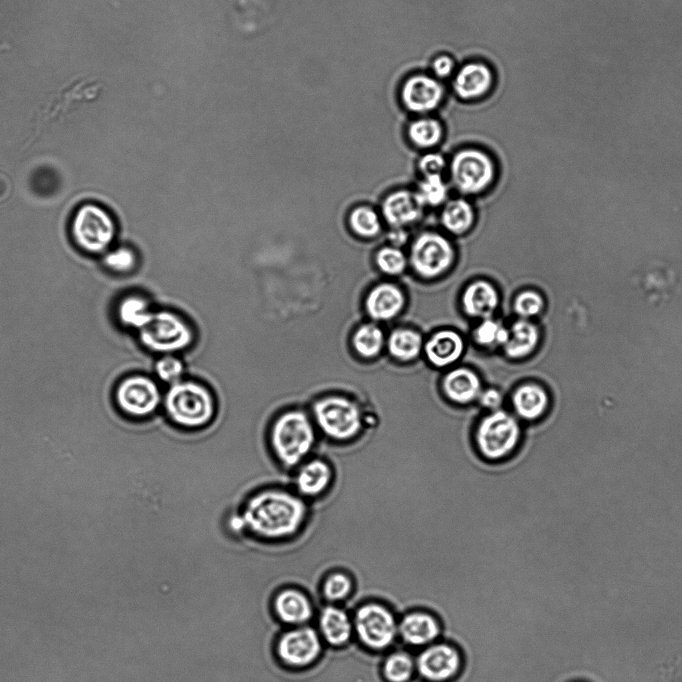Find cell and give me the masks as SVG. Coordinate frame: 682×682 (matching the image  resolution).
<instances>
[{
	"instance_id": "cell-40",
	"label": "cell",
	"mask_w": 682,
	"mask_h": 682,
	"mask_svg": "<svg viewBox=\"0 0 682 682\" xmlns=\"http://www.w3.org/2000/svg\"><path fill=\"white\" fill-rule=\"evenodd\" d=\"M105 264L115 272L128 273L135 268L136 254L130 248L121 247L105 257Z\"/></svg>"
},
{
	"instance_id": "cell-4",
	"label": "cell",
	"mask_w": 682,
	"mask_h": 682,
	"mask_svg": "<svg viewBox=\"0 0 682 682\" xmlns=\"http://www.w3.org/2000/svg\"><path fill=\"white\" fill-rule=\"evenodd\" d=\"M71 237L74 244L89 254L105 251L116 235L113 217L103 207L86 203L80 206L72 217Z\"/></svg>"
},
{
	"instance_id": "cell-18",
	"label": "cell",
	"mask_w": 682,
	"mask_h": 682,
	"mask_svg": "<svg viewBox=\"0 0 682 682\" xmlns=\"http://www.w3.org/2000/svg\"><path fill=\"white\" fill-rule=\"evenodd\" d=\"M497 288L485 279L469 283L461 296L463 311L470 317L486 319L493 316L499 306Z\"/></svg>"
},
{
	"instance_id": "cell-38",
	"label": "cell",
	"mask_w": 682,
	"mask_h": 682,
	"mask_svg": "<svg viewBox=\"0 0 682 682\" xmlns=\"http://www.w3.org/2000/svg\"><path fill=\"white\" fill-rule=\"evenodd\" d=\"M184 371V363L174 354L162 355L155 364L157 377L168 385L181 381Z\"/></svg>"
},
{
	"instance_id": "cell-29",
	"label": "cell",
	"mask_w": 682,
	"mask_h": 682,
	"mask_svg": "<svg viewBox=\"0 0 682 682\" xmlns=\"http://www.w3.org/2000/svg\"><path fill=\"white\" fill-rule=\"evenodd\" d=\"M385 343L382 329L374 323H364L353 333L352 346L364 358L377 356Z\"/></svg>"
},
{
	"instance_id": "cell-30",
	"label": "cell",
	"mask_w": 682,
	"mask_h": 682,
	"mask_svg": "<svg viewBox=\"0 0 682 682\" xmlns=\"http://www.w3.org/2000/svg\"><path fill=\"white\" fill-rule=\"evenodd\" d=\"M408 138L419 148L436 146L443 137L441 123L430 117H423L412 121L407 129Z\"/></svg>"
},
{
	"instance_id": "cell-37",
	"label": "cell",
	"mask_w": 682,
	"mask_h": 682,
	"mask_svg": "<svg viewBox=\"0 0 682 682\" xmlns=\"http://www.w3.org/2000/svg\"><path fill=\"white\" fill-rule=\"evenodd\" d=\"M353 583L351 578L343 572H333L322 583L323 597L329 602L345 600L352 592Z\"/></svg>"
},
{
	"instance_id": "cell-26",
	"label": "cell",
	"mask_w": 682,
	"mask_h": 682,
	"mask_svg": "<svg viewBox=\"0 0 682 682\" xmlns=\"http://www.w3.org/2000/svg\"><path fill=\"white\" fill-rule=\"evenodd\" d=\"M509 337L503 348L507 356L520 359L532 354L539 343V330L527 319H518L508 328Z\"/></svg>"
},
{
	"instance_id": "cell-6",
	"label": "cell",
	"mask_w": 682,
	"mask_h": 682,
	"mask_svg": "<svg viewBox=\"0 0 682 682\" xmlns=\"http://www.w3.org/2000/svg\"><path fill=\"white\" fill-rule=\"evenodd\" d=\"M312 415L318 428L327 437L338 441L351 439L362 425L359 407L342 396H327L315 401Z\"/></svg>"
},
{
	"instance_id": "cell-16",
	"label": "cell",
	"mask_w": 682,
	"mask_h": 682,
	"mask_svg": "<svg viewBox=\"0 0 682 682\" xmlns=\"http://www.w3.org/2000/svg\"><path fill=\"white\" fill-rule=\"evenodd\" d=\"M272 608L276 617L292 627L305 625L313 616V604L299 589L285 588L273 598Z\"/></svg>"
},
{
	"instance_id": "cell-7",
	"label": "cell",
	"mask_w": 682,
	"mask_h": 682,
	"mask_svg": "<svg viewBox=\"0 0 682 682\" xmlns=\"http://www.w3.org/2000/svg\"><path fill=\"white\" fill-rule=\"evenodd\" d=\"M449 169L453 186L464 195L482 193L495 178L493 160L486 152L475 148L455 153Z\"/></svg>"
},
{
	"instance_id": "cell-13",
	"label": "cell",
	"mask_w": 682,
	"mask_h": 682,
	"mask_svg": "<svg viewBox=\"0 0 682 682\" xmlns=\"http://www.w3.org/2000/svg\"><path fill=\"white\" fill-rule=\"evenodd\" d=\"M460 666L458 650L447 643L427 645L415 660L416 671L428 682H447L458 673Z\"/></svg>"
},
{
	"instance_id": "cell-17",
	"label": "cell",
	"mask_w": 682,
	"mask_h": 682,
	"mask_svg": "<svg viewBox=\"0 0 682 682\" xmlns=\"http://www.w3.org/2000/svg\"><path fill=\"white\" fill-rule=\"evenodd\" d=\"M405 305V295L393 283H380L374 286L365 298V310L374 321H389L396 317Z\"/></svg>"
},
{
	"instance_id": "cell-41",
	"label": "cell",
	"mask_w": 682,
	"mask_h": 682,
	"mask_svg": "<svg viewBox=\"0 0 682 682\" xmlns=\"http://www.w3.org/2000/svg\"><path fill=\"white\" fill-rule=\"evenodd\" d=\"M445 167V158L436 152L426 153L418 161V168L423 176L441 174Z\"/></svg>"
},
{
	"instance_id": "cell-45",
	"label": "cell",
	"mask_w": 682,
	"mask_h": 682,
	"mask_svg": "<svg viewBox=\"0 0 682 682\" xmlns=\"http://www.w3.org/2000/svg\"><path fill=\"white\" fill-rule=\"evenodd\" d=\"M11 190V183L6 175L0 173V201L8 197Z\"/></svg>"
},
{
	"instance_id": "cell-12",
	"label": "cell",
	"mask_w": 682,
	"mask_h": 682,
	"mask_svg": "<svg viewBox=\"0 0 682 682\" xmlns=\"http://www.w3.org/2000/svg\"><path fill=\"white\" fill-rule=\"evenodd\" d=\"M115 400L124 414L144 418L158 409L162 395L154 380L143 375H132L118 384Z\"/></svg>"
},
{
	"instance_id": "cell-44",
	"label": "cell",
	"mask_w": 682,
	"mask_h": 682,
	"mask_svg": "<svg viewBox=\"0 0 682 682\" xmlns=\"http://www.w3.org/2000/svg\"><path fill=\"white\" fill-rule=\"evenodd\" d=\"M390 245L401 248L408 241V233L405 228H392L388 234Z\"/></svg>"
},
{
	"instance_id": "cell-1",
	"label": "cell",
	"mask_w": 682,
	"mask_h": 682,
	"mask_svg": "<svg viewBox=\"0 0 682 682\" xmlns=\"http://www.w3.org/2000/svg\"><path fill=\"white\" fill-rule=\"evenodd\" d=\"M240 515L245 530L256 537L280 540L298 532L305 521L307 507L299 496L291 492L266 489L251 496Z\"/></svg>"
},
{
	"instance_id": "cell-3",
	"label": "cell",
	"mask_w": 682,
	"mask_h": 682,
	"mask_svg": "<svg viewBox=\"0 0 682 682\" xmlns=\"http://www.w3.org/2000/svg\"><path fill=\"white\" fill-rule=\"evenodd\" d=\"M163 405L168 418L186 428L206 426L216 409L212 393L204 385L188 380L169 385Z\"/></svg>"
},
{
	"instance_id": "cell-19",
	"label": "cell",
	"mask_w": 682,
	"mask_h": 682,
	"mask_svg": "<svg viewBox=\"0 0 682 682\" xmlns=\"http://www.w3.org/2000/svg\"><path fill=\"white\" fill-rule=\"evenodd\" d=\"M440 632L438 620L423 611L407 613L398 623V635L406 644L415 647L434 643Z\"/></svg>"
},
{
	"instance_id": "cell-8",
	"label": "cell",
	"mask_w": 682,
	"mask_h": 682,
	"mask_svg": "<svg viewBox=\"0 0 682 682\" xmlns=\"http://www.w3.org/2000/svg\"><path fill=\"white\" fill-rule=\"evenodd\" d=\"M352 621L358 640L373 651L389 648L398 636L395 616L387 607L376 602L361 605Z\"/></svg>"
},
{
	"instance_id": "cell-32",
	"label": "cell",
	"mask_w": 682,
	"mask_h": 682,
	"mask_svg": "<svg viewBox=\"0 0 682 682\" xmlns=\"http://www.w3.org/2000/svg\"><path fill=\"white\" fill-rule=\"evenodd\" d=\"M415 194L423 207H437L447 201L448 186L441 174L424 175Z\"/></svg>"
},
{
	"instance_id": "cell-42",
	"label": "cell",
	"mask_w": 682,
	"mask_h": 682,
	"mask_svg": "<svg viewBox=\"0 0 682 682\" xmlns=\"http://www.w3.org/2000/svg\"><path fill=\"white\" fill-rule=\"evenodd\" d=\"M454 67V60L446 54L435 57L431 64L432 71L438 78L449 77L452 74Z\"/></svg>"
},
{
	"instance_id": "cell-21",
	"label": "cell",
	"mask_w": 682,
	"mask_h": 682,
	"mask_svg": "<svg viewBox=\"0 0 682 682\" xmlns=\"http://www.w3.org/2000/svg\"><path fill=\"white\" fill-rule=\"evenodd\" d=\"M512 404L522 419L535 421L542 418L550 409L551 396L544 385L535 382L525 383L514 391Z\"/></svg>"
},
{
	"instance_id": "cell-10",
	"label": "cell",
	"mask_w": 682,
	"mask_h": 682,
	"mask_svg": "<svg viewBox=\"0 0 682 682\" xmlns=\"http://www.w3.org/2000/svg\"><path fill=\"white\" fill-rule=\"evenodd\" d=\"M520 436L521 428L517 419L506 411L496 410L480 422L476 442L485 457L499 459L516 447Z\"/></svg>"
},
{
	"instance_id": "cell-23",
	"label": "cell",
	"mask_w": 682,
	"mask_h": 682,
	"mask_svg": "<svg viewBox=\"0 0 682 682\" xmlns=\"http://www.w3.org/2000/svg\"><path fill=\"white\" fill-rule=\"evenodd\" d=\"M428 360L437 367L448 366L460 358L464 351L461 335L451 329L434 333L424 345Z\"/></svg>"
},
{
	"instance_id": "cell-43",
	"label": "cell",
	"mask_w": 682,
	"mask_h": 682,
	"mask_svg": "<svg viewBox=\"0 0 682 682\" xmlns=\"http://www.w3.org/2000/svg\"><path fill=\"white\" fill-rule=\"evenodd\" d=\"M479 397L481 404L489 409H497L502 403L501 393L493 388L482 391Z\"/></svg>"
},
{
	"instance_id": "cell-20",
	"label": "cell",
	"mask_w": 682,
	"mask_h": 682,
	"mask_svg": "<svg viewBox=\"0 0 682 682\" xmlns=\"http://www.w3.org/2000/svg\"><path fill=\"white\" fill-rule=\"evenodd\" d=\"M493 74L490 68L481 62H469L463 65L453 80V89L458 97L464 100L484 96L491 88Z\"/></svg>"
},
{
	"instance_id": "cell-33",
	"label": "cell",
	"mask_w": 682,
	"mask_h": 682,
	"mask_svg": "<svg viewBox=\"0 0 682 682\" xmlns=\"http://www.w3.org/2000/svg\"><path fill=\"white\" fill-rule=\"evenodd\" d=\"M415 670V661L403 651L388 655L382 666V673L387 682H408Z\"/></svg>"
},
{
	"instance_id": "cell-5",
	"label": "cell",
	"mask_w": 682,
	"mask_h": 682,
	"mask_svg": "<svg viewBox=\"0 0 682 682\" xmlns=\"http://www.w3.org/2000/svg\"><path fill=\"white\" fill-rule=\"evenodd\" d=\"M139 335L145 347L163 355L182 351L193 341L189 324L172 311L152 313L139 329Z\"/></svg>"
},
{
	"instance_id": "cell-9",
	"label": "cell",
	"mask_w": 682,
	"mask_h": 682,
	"mask_svg": "<svg viewBox=\"0 0 682 682\" xmlns=\"http://www.w3.org/2000/svg\"><path fill=\"white\" fill-rule=\"evenodd\" d=\"M454 258L453 245L445 236L426 231L411 243L408 262L418 276L433 279L448 271Z\"/></svg>"
},
{
	"instance_id": "cell-27",
	"label": "cell",
	"mask_w": 682,
	"mask_h": 682,
	"mask_svg": "<svg viewBox=\"0 0 682 682\" xmlns=\"http://www.w3.org/2000/svg\"><path fill=\"white\" fill-rule=\"evenodd\" d=\"M474 220V209L463 198L446 201L440 214L441 225L446 231L454 235L465 234L473 226Z\"/></svg>"
},
{
	"instance_id": "cell-14",
	"label": "cell",
	"mask_w": 682,
	"mask_h": 682,
	"mask_svg": "<svg viewBox=\"0 0 682 682\" xmlns=\"http://www.w3.org/2000/svg\"><path fill=\"white\" fill-rule=\"evenodd\" d=\"M443 95L444 89L440 82L424 74L409 77L401 88L402 103L414 113L434 110L441 103Z\"/></svg>"
},
{
	"instance_id": "cell-22",
	"label": "cell",
	"mask_w": 682,
	"mask_h": 682,
	"mask_svg": "<svg viewBox=\"0 0 682 682\" xmlns=\"http://www.w3.org/2000/svg\"><path fill=\"white\" fill-rule=\"evenodd\" d=\"M319 634L332 647L344 646L354 633L348 613L335 605L325 606L318 619Z\"/></svg>"
},
{
	"instance_id": "cell-11",
	"label": "cell",
	"mask_w": 682,
	"mask_h": 682,
	"mask_svg": "<svg viewBox=\"0 0 682 682\" xmlns=\"http://www.w3.org/2000/svg\"><path fill=\"white\" fill-rule=\"evenodd\" d=\"M276 655L282 664L301 669L313 665L322 653V638L312 627L301 625L282 633L276 643Z\"/></svg>"
},
{
	"instance_id": "cell-35",
	"label": "cell",
	"mask_w": 682,
	"mask_h": 682,
	"mask_svg": "<svg viewBox=\"0 0 682 682\" xmlns=\"http://www.w3.org/2000/svg\"><path fill=\"white\" fill-rule=\"evenodd\" d=\"M375 263L382 273L397 276L405 271L409 262L401 248L388 245L376 252Z\"/></svg>"
},
{
	"instance_id": "cell-28",
	"label": "cell",
	"mask_w": 682,
	"mask_h": 682,
	"mask_svg": "<svg viewBox=\"0 0 682 682\" xmlns=\"http://www.w3.org/2000/svg\"><path fill=\"white\" fill-rule=\"evenodd\" d=\"M423 339L419 332L411 328H397L387 339L389 353L397 360L411 361L421 352Z\"/></svg>"
},
{
	"instance_id": "cell-31",
	"label": "cell",
	"mask_w": 682,
	"mask_h": 682,
	"mask_svg": "<svg viewBox=\"0 0 682 682\" xmlns=\"http://www.w3.org/2000/svg\"><path fill=\"white\" fill-rule=\"evenodd\" d=\"M350 229L359 237L373 238L382 228L380 216L369 206H357L351 210L348 216Z\"/></svg>"
},
{
	"instance_id": "cell-36",
	"label": "cell",
	"mask_w": 682,
	"mask_h": 682,
	"mask_svg": "<svg viewBox=\"0 0 682 682\" xmlns=\"http://www.w3.org/2000/svg\"><path fill=\"white\" fill-rule=\"evenodd\" d=\"M508 337L509 329L492 317L482 319L474 331L475 341L482 346H504Z\"/></svg>"
},
{
	"instance_id": "cell-34",
	"label": "cell",
	"mask_w": 682,
	"mask_h": 682,
	"mask_svg": "<svg viewBox=\"0 0 682 682\" xmlns=\"http://www.w3.org/2000/svg\"><path fill=\"white\" fill-rule=\"evenodd\" d=\"M152 313L145 299L138 296L125 298L119 307L121 321L138 330L149 320Z\"/></svg>"
},
{
	"instance_id": "cell-15",
	"label": "cell",
	"mask_w": 682,
	"mask_h": 682,
	"mask_svg": "<svg viewBox=\"0 0 682 682\" xmlns=\"http://www.w3.org/2000/svg\"><path fill=\"white\" fill-rule=\"evenodd\" d=\"M423 208L415 192L396 190L382 201L381 213L392 228H405L421 218Z\"/></svg>"
},
{
	"instance_id": "cell-25",
	"label": "cell",
	"mask_w": 682,
	"mask_h": 682,
	"mask_svg": "<svg viewBox=\"0 0 682 682\" xmlns=\"http://www.w3.org/2000/svg\"><path fill=\"white\" fill-rule=\"evenodd\" d=\"M443 390L450 400L461 404L475 400L482 392L479 377L467 368L447 373L443 379Z\"/></svg>"
},
{
	"instance_id": "cell-24",
	"label": "cell",
	"mask_w": 682,
	"mask_h": 682,
	"mask_svg": "<svg viewBox=\"0 0 682 682\" xmlns=\"http://www.w3.org/2000/svg\"><path fill=\"white\" fill-rule=\"evenodd\" d=\"M332 479L330 466L321 459H311L300 466L295 476L297 491L305 497L323 493Z\"/></svg>"
},
{
	"instance_id": "cell-2",
	"label": "cell",
	"mask_w": 682,
	"mask_h": 682,
	"mask_svg": "<svg viewBox=\"0 0 682 682\" xmlns=\"http://www.w3.org/2000/svg\"><path fill=\"white\" fill-rule=\"evenodd\" d=\"M315 439L313 420L299 409L288 410L279 415L270 429L272 451L286 467L302 462L313 449Z\"/></svg>"
},
{
	"instance_id": "cell-39",
	"label": "cell",
	"mask_w": 682,
	"mask_h": 682,
	"mask_svg": "<svg viewBox=\"0 0 682 682\" xmlns=\"http://www.w3.org/2000/svg\"><path fill=\"white\" fill-rule=\"evenodd\" d=\"M544 307L542 296L534 290H523L516 295L513 309L521 319L537 316Z\"/></svg>"
}]
</instances>
